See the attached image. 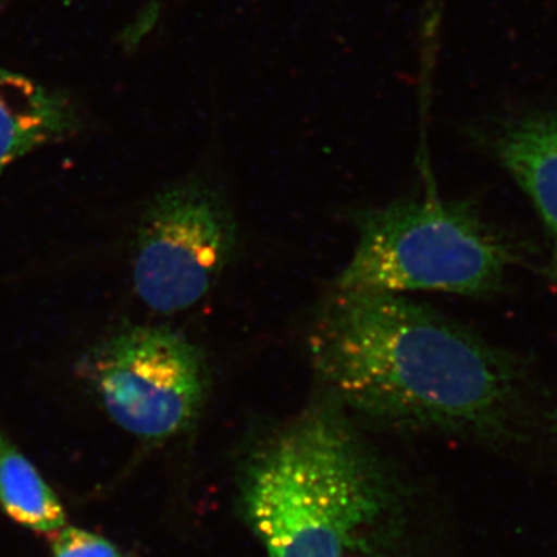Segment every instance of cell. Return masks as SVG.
I'll list each match as a JSON object with an SVG mask.
<instances>
[{
  "label": "cell",
  "instance_id": "obj_5",
  "mask_svg": "<svg viewBox=\"0 0 557 557\" xmlns=\"http://www.w3.org/2000/svg\"><path fill=\"white\" fill-rule=\"evenodd\" d=\"M239 223L223 190L193 175L160 189L137 231L132 278L138 299L160 314L196 307L236 256Z\"/></svg>",
  "mask_w": 557,
  "mask_h": 557
},
{
  "label": "cell",
  "instance_id": "obj_2",
  "mask_svg": "<svg viewBox=\"0 0 557 557\" xmlns=\"http://www.w3.org/2000/svg\"><path fill=\"white\" fill-rule=\"evenodd\" d=\"M408 483L322 392L249 440L236 463L240 518L269 557H408Z\"/></svg>",
  "mask_w": 557,
  "mask_h": 557
},
{
  "label": "cell",
  "instance_id": "obj_8",
  "mask_svg": "<svg viewBox=\"0 0 557 557\" xmlns=\"http://www.w3.org/2000/svg\"><path fill=\"white\" fill-rule=\"evenodd\" d=\"M0 507L20 525L53 534L67 525L60 497L0 428Z\"/></svg>",
  "mask_w": 557,
  "mask_h": 557
},
{
  "label": "cell",
  "instance_id": "obj_4",
  "mask_svg": "<svg viewBox=\"0 0 557 557\" xmlns=\"http://www.w3.org/2000/svg\"><path fill=\"white\" fill-rule=\"evenodd\" d=\"M81 373L110 420L149 445L188 432L211 394L203 348L157 325L113 333L91 348Z\"/></svg>",
  "mask_w": 557,
  "mask_h": 557
},
{
  "label": "cell",
  "instance_id": "obj_3",
  "mask_svg": "<svg viewBox=\"0 0 557 557\" xmlns=\"http://www.w3.org/2000/svg\"><path fill=\"white\" fill-rule=\"evenodd\" d=\"M354 225L357 245L335 288L494 298L530 255L474 201L442 199L435 189L361 209Z\"/></svg>",
  "mask_w": 557,
  "mask_h": 557
},
{
  "label": "cell",
  "instance_id": "obj_7",
  "mask_svg": "<svg viewBox=\"0 0 557 557\" xmlns=\"http://www.w3.org/2000/svg\"><path fill=\"white\" fill-rule=\"evenodd\" d=\"M9 0H0V16ZM86 120L61 87L0 64V175L36 150L75 138Z\"/></svg>",
  "mask_w": 557,
  "mask_h": 557
},
{
  "label": "cell",
  "instance_id": "obj_6",
  "mask_svg": "<svg viewBox=\"0 0 557 557\" xmlns=\"http://www.w3.org/2000/svg\"><path fill=\"white\" fill-rule=\"evenodd\" d=\"M475 138L533 205L548 237L545 277L557 285V113L527 112L485 124Z\"/></svg>",
  "mask_w": 557,
  "mask_h": 557
},
{
  "label": "cell",
  "instance_id": "obj_9",
  "mask_svg": "<svg viewBox=\"0 0 557 557\" xmlns=\"http://www.w3.org/2000/svg\"><path fill=\"white\" fill-rule=\"evenodd\" d=\"M51 557H124L119 548L84 528L65 525L51 534Z\"/></svg>",
  "mask_w": 557,
  "mask_h": 557
},
{
  "label": "cell",
  "instance_id": "obj_1",
  "mask_svg": "<svg viewBox=\"0 0 557 557\" xmlns=\"http://www.w3.org/2000/svg\"><path fill=\"white\" fill-rule=\"evenodd\" d=\"M307 350L319 392L358 423L438 434L557 467V384L533 358L406 295L333 289Z\"/></svg>",
  "mask_w": 557,
  "mask_h": 557
}]
</instances>
